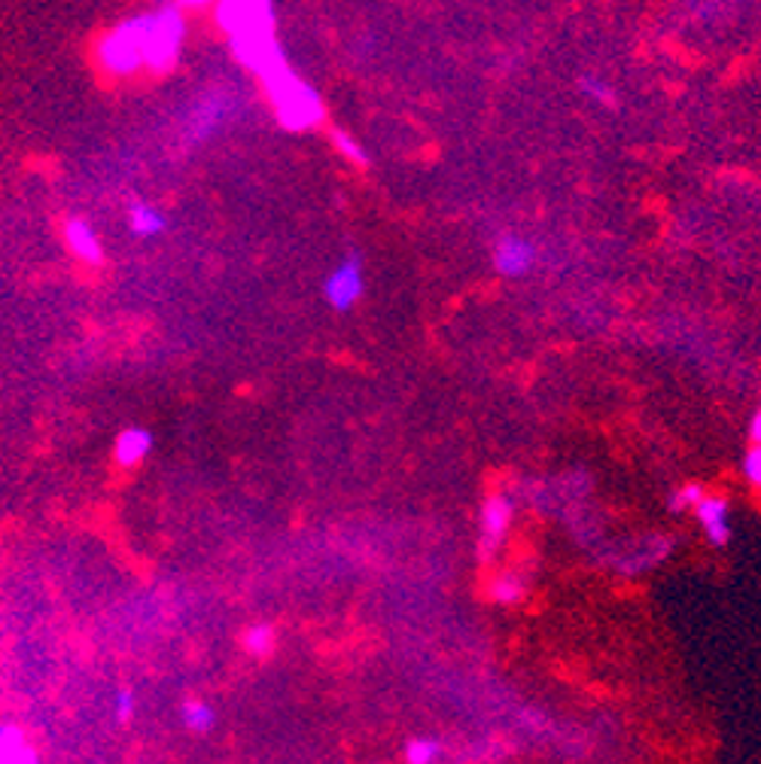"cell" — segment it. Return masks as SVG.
<instances>
[{"mask_svg": "<svg viewBox=\"0 0 761 764\" xmlns=\"http://www.w3.org/2000/svg\"><path fill=\"white\" fill-rule=\"evenodd\" d=\"M187 40V19L177 3L131 15L116 25L98 46V64L110 76H131L138 71H171Z\"/></svg>", "mask_w": 761, "mask_h": 764, "instance_id": "1", "label": "cell"}, {"mask_svg": "<svg viewBox=\"0 0 761 764\" xmlns=\"http://www.w3.org/2000/svg\"><path fill=\"white\" fill-rule=\"evenodd\" d=\"M259 80L265 86L277 122L287 131H311L323 122V98L299 73L289 71L287 61L265 71Z\"/></svg>", "mask_w": 761, "mask_h": 764, "instance_id": "2", "label": "cell"}, {"mask_svg": "<svg viewBox=\"0 0 761 764\" xmlns=\"http://www.w3.org/2000/svg\"><path fill=\"white\" fill-rule=\"evenodd\" d=\"M216 22L229 34V44L274 37L272 0H216Z\"/></svg>", "mask_w": 761, "mask_h": 764, "instance_id": "3", "label": "cell"}, {"mask_svg": "<svg viewBox=\"0 0 761 764\" xmlns=\"http://www.w3.org/2000/svg\"><path fill=\"white\" fill-rule=\"evenodd\" d=\"M362 293H366V265H362V256H359V253H347V256H342V262L326 274V280H323V299H326V305H330L332 311L347 314V311L357 308Z\"/></svg>", "mask_w": 761, "mask_h": 764, "instance_id": "4", "label": "cell"}, {"mask_svg": "<svg viewBox=\"0 0 761 764\" xmlns=\"http://www.w3.org/2000/svg\"><path fill=\"white\" fill-rule=\"evenodd\" d=\"M515 518V505L503 493H494L481 505V518H478V554L481 561H494L497 551L506 546V536Z\"/></svg>", "mask_w": 761, "mask_h": 764, "instance_id": "5", "label": "cell"}, {"mask_svg": "<svg viewBox=\"0 0 761 764\" xmlns=\"http://www.w3.org/2000/svg\"><path fill=\"white\" fill-rule=\"evenodd\" d=\"M490 256H494V268L503 277H524V274H531L536 268L539 250L527 238H521L515 231H506V235L497 238Z\"/></svg>", "mask_w": 761, "mask_h": 764, "instance_id": "6", "label": "cell"}, {"mask_svg": "<svg viewBox=\"0 0 761 764\" xmlns=\"http://www.w3.org/2000/svg\"><path fill=\"white\" fill-rule=\"evenodd\" d=\"M694 518L701 524V534L706 536L710 546H728L732 542V505L718 493H706L694 503Z\"/></svg>", "mask_w": 761, "mask_h": 764, "instance_id": "7", "label": "cell"}, {"mask_svg": "<svg viewBox=\"0 0 761 764\" xmlns=\"http://www.w3.org/2000/svg\"><path fill=\"white\" fill-rule=\"evenodd\" d=\"M64 247L71 250L76 262H83L88 268H98L104 262V244L98 231L88 226L86 219L73 217L64 223Z\"/></svg>", "mask_w": 761, "mask_h": 764, "instance_id": "8", "label": "cell"}, {"mask_svg": "<svg viewBox=\"0 0 761 764\" xmlns=\"http://www.w3.org/2000/svg\"><path fill=\"white\" fill-rule=\"evenodd\" d=\"M153 454V433L146 427H129L114 439V461L119 469H138Z\"/></svg>", "mask_w": 761, "mask_h": 764, "instance_id": "9", "label": "cell"}, {"mask_svg": "<svg viewBox=\"0 0 761 764\" xmlns=\"http://www.w3.org/2000/svg\"><path fill=\"white\" fill-rule=\"evenodd\" d=\"M126 223H129L131 235H138V238H158L168 231V217L150 202H131L126 211Z\"/></svg>", "mask_w": 761, "mask_h": 764, "instance_id": "10", "label": "cell"}, {"mask_svg": "<svg viewBox=\"0 0 761 764\" xmlns=\"http://www.w3.org/2000/svg\"><path fill=\"white\" fill-rule=\"evenodd\" d=\"M37 762V752L31 747L25 728H19L13 721L0 725V764H22Z\"/></svg>", "mask_w": 761, "mask_h": 764, "instance_id": "11", "label": "cell"}, {"mask_svg": "<svg viewBox=\"0 0 761 764\" xmlns=\"http://www.w3.org/2000/svg\"><path fill=\"white\" fill-rule=\"evenodd\" d=\"M488 594L497 606H518L527 597V578L521 576L518 570H503V573L490 578Z\"/></svg>", "mask_w": 761, "mask_h": 764, "instance_id": "12", "label": "cell"}, {"mask_svg": "<svg viewBox=\"0 0 761 764\" xmlns=\"http://www.w3.org/2000/svg\"><path fill=\"white\" fill-rule=\"evenodd\" d=\"M180 716H183V725H187L192 735H211L214 731L216 709L207 701H202V697H189L183 709H180Z\"/></svg>", "mask_w": 761, "mask_h": 764, "instance_id": "13", "label": "cell"}, {"mask_svg": "<svg viewBox=\"0 0 761 764\" xmlns=\"http://www.w3.org/2000/svg\"><path fill=\"white\" fill-rule=\"evenodd\" d=\"M247 655L253 658H269L274 652V628L272 624H250L241 636Z\"/></svg>", "mask_w": 761, "mask_h": 764, "instance_id": "14", "label": "cell"}, {"mask_svg": "<svg viewBox=\"0 0 761 764\" xmlns=\"http://www.w3.org/2000/svg\"><path fill=\"white\" fill-rule=\"evenodd\" d=\"M442 759V747L432 737H415L405 743V762L408 764H432Z\"/></svg>", "mask_w": 761, "mask_h": 764, "instance_id": "15", "label": "cell"}, {"mask_svg": "<svg viewBox=\"0 0 761 764\" xmlns=\"http://www.w3.org/2000/svg\"><path fill=\"white\" fill-rule=\"evenodd\" d=\"M579 88L588 95L591 102H597L601 107H616V88L609 86L606 80H601V76H594V73H585L582 80H579Z\"/></svg>", "mask_w": 761, "mask_h": 764, "instance_id": "16", "label": "cell"}, {"mask_svg": "<svg viewBox=\"0 0 761 764\" xmlns=\"http://www.w3.org/2000/svg\"><path fill=\"white\" fill-rule=\"evenodd\" d=\"M330 138H332V146H335V150L345 156V162H350V165H359V168H362V165H369V153H366V150H362V146H359L357 141L347 134V131L335 129Z\"/></svg>", "mask_w": 761, "mask_h": 764, "instance_id": "17", "label": "cell"}, {"mask_svg": "<svg viewBox=\"0 0 761 764\" xmlns=\"http://www.w3.org/2000/svg\"><path fill=\"white\" fill-rule=\"evenodd\" d=\"M701 497H704V488H701V485H682V488L674 491V497H670V512H691Z\"/></svg>", "mask_w": 761, "mask_h": 764, "instance_id": "18", "label": "cell"}, {"mask_svg": "<svg viewBox=\"0 0 761 764\" xmlns=\"http://www.w3.org/2000/svg\"><path fill=\"white\" fill-rule=\"evenodd\" d=\"M114 719L119 721V725H126V721L134 719V692H131V689H119V692H116Z\"/></svg>", "mask_w": 761, "mask_h": 764, "instance_id": "19", "label": "cell"}, {"mask_svg": "<svg viewBox=\"0 0 761 764\" xmlns=\"http://www.w3.org/2000/svg\"><path fill=\"white\" fill-rule=\"evenodd\" d=\"M744 476H747V481L752 488H759L761 491V442H756V445L749 447L747 461H744Z\"/></svg>", "mask_w": 761, "mask_h": 764, "instance_id": "20", "label": "cell"}, {"mask_svg": "<svg viewBox=\"0 0 761 764\" xmlns=\"http://www.w3.org/2000/svg\"><path fill=\"white\" fill-rule=\"evenodd\" d=\"M752 442H761V411L752 420Z\"/></svg>", "mask_w": 761, "mask_h": 764, "instance_id": "21", "label": "cell"}]
</instances>
